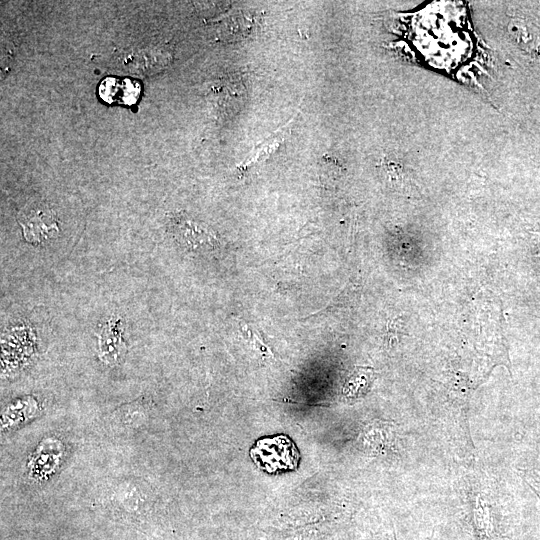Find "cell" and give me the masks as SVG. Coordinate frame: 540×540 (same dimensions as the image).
I'll return each mask as SVG.
<instances>
[{
  "mask_svg": "<svg viewBox=\"0 0 540 540\" xmlns=\"http://www.w3.org/2000/svg\"><path fill=\"white\" fill-rule=\"evenodd\" d=\"M249 454L253 463L269 474L295 470L300 461L296 444L285 434L259 438Z\"/></svg>",
  "mask_w": 540,
  "mask_h": 540,
  "instance_id": "obj_1",
  "label": "cell"
},
{
  "mask_svg": "<svg viewBox=\"0 0 540 540\" xmlns=\"http://www.w3.org/2000/svg\"><path fill=\"white\" fill-rule=\"evenodd\" d=\"M19 224L27 241L40 243L50 239L59 231L54 213L47 207L38 206L22 213Z\"/></svg>",
  "mask_w": 540,
  "mask_h": 540,
  "instance_id": "obj_2",
  "label": "cell"
},
{
  "mask_svg": "<svg viewBox=\"0 0 540 540\" xmlns=\"http://www.w3.org/2000/svg\"><path fill=\"white\" fill-rule=\"evenodd\" d=\"M294 119L292 118L286 124L274 131L262 143L258 144L251 150L247 157L240 163L238 169L245 172L254 166L259 165L267 160L283 143L284 139L289 135Z\"/></svg>",
  "mask_w": 540,
  "mask_h": 540,
  "instance_id": "obj_3",
  "label": "cell"
},
{
  "mask_svg": "<svg viewBox=\"0 0 540 540\" xmlns=\"http://www.w3.org/2000/svg\"><path fill=\"white\" fill-rule=\"evenodd\" d=\"M253 24V18L244 13L231 15L220 23L217 30L219 38L225 41L242 39L252 30Z\"/></svg>",
  "mask_w": 540,
  "mask_h": 540,
  "instance_id": "obj_4",
  "label": "cell"
},
{
  "mask_svg": "<svg viewBox=\"0 0 540 540\" xmlns=\"http://www.w3.org/2000/svg\"><path fill=\"white\" fill-rule=\"evenodd\" d=\"M124 80L119 81L117 79L113 78H107L105 79L100 88V94L103 99L106 101L112 102V101H119L123 103H133L135 100H133L130 96H128L126 93L122 92L123 90H130L139 87L136 84H133L131 81L126 80L125 84L123 86Z\"/></svg>",
  "mask_w": 540,
  "mask_h": 540,
  "instance_id": "obj_5",
  "label": "cell"
},
{
  "mask_svg": "<svg viewBox=\"0 0 540 540\" xmlns=\"http://www.w3.org/2000/svg\"><path fill=\"white\" fill-rule=\"evenodd\" d=\"M369 380V374L366 369L363 371L358 370L353 374V376L348 381L346 390H348L349 393L355 392V390H360L362 387H366Z\"/></svg>",
  "mask_w": 540,
  "mask_h": 540,
  "instance_id": "obj_6",
  "label": "cell"
},
{
  "mask_svg": "<svg viewBox=\"0 0 540 540\" xmlns=\"http://www.w3.org/2000/svg\"><path fill=\"white\" fill-rule=\"evenodd\" d=\"M373 540H397L395 533H384L382 535L376 536Z\"/></svg>",
  "mask_w": 540,
  "mask_h": 540,
  "instance_id": "obj_7",
  "label": "cell"
}]
</instances>
